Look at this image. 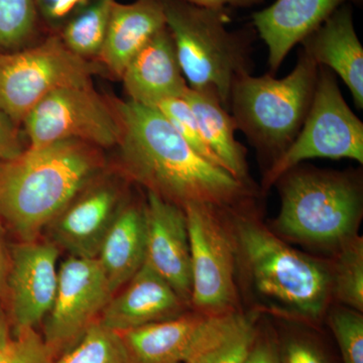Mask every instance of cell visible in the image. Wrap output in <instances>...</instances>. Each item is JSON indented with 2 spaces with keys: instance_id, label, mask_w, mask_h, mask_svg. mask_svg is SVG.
Segmentation results:
<instances>
[{
  "instance_id": "obj_17",
  "label": "cell",
  "mask_w": 363,
  "mask_h": 363,
  "mask_svg": "<svg viewBox=\"0 0 363 363\" xmlns=\"http://www.w3.org/2000/svg\"><path fill=\"white\" fill-rule=\"evenodd\" d=\"M121 79L130 100L136 104L156 107L162 100L183 98L189 86L168 26L131 59Z\"/></svg>"
},
{
  "instance_id": "obj_29",
  "label": "cell",
  "mask_w": 363,
  "mask_h": 363,
  "mask_svg": "<svg viewBox=\"0 0 363 363\" xmlns=\"http://www.w3.org/2000/svg\"><path fill=\"white\" fill-rule=\"evenodd\" d=\"M328 322L343 363H363L362 313L344 306L334 308L329 313Z\"/></svg>"
},
{
  "instance_id": "obj_11",
  "label": "cell",
  "mask_w": 363,
  "mask_h": 363,
  "mask_svg": "<svg viewBox=\"0 0 363 363\" xmlns=\"http://www.w3.org/2000/svg\"><path fill=\"white\" fill-rule=\"evenodd\" d=\"M112 297L97 259L70 255L60 264L56 296L45 317L44 337L56 357L99 320Z\"/></svg>"
},
{
  "instance_id": "obj_18",
  "label": "cell",
  "mask_w": 363,
  "mask_h": 363,
  "mask_svg": "<svg viewBox=\"0 0 363 363\" xmlns=\"http://www.w3.org/2000/svg\"><path fill=\"white\" fill-rule=\"evenodd\" d=\"M301 45L318 66L337 74L355 106L363 108V48L355 32L352 9L344 4L310 33Z\"/></svg>"
},
{
  "instance_id": "obj_10",
  "label": "cell",
  "mask_w": 363,
  "mask_h": 363,
  "mask_svg": "<svg viewBox=\"0 0 363 363\" xmlns=\"http://www.w3.org/2000/svg\"><path fill=\"white\" fill-rule=\"evenodd\" d=\"M30 147L63 140H82L98 147L118 145L121 125L111 104L92 85L52 91L23 119Z\"/></svg>"
},
{
  "instance_id": "obj_21",
  "label": "cell",
  "mask_w": 363,
  "mask_h": 363,
  "mask_svg": "<svg viewBox=\"0 0 363 363\" xmlns=\"http://www.w3.org/2000/svg\"><path fill=\"white\" fill-rule=\"evenodd\" d=\"M207 316L185 312L119 334L131 363H184Z\"/></svg>"
},
{
  "instance_id": "obj_26",
  "label": "cell",
  "mask_w": 363,
  "mask_h": 363,
  "mask_svg": "<svg viewBox=\"0 0 363 363\" xmlns=\"http://www.w3.org/2000/svg\"><path fill=\"white\" fill-rule=\"evenodd\" d=\"M54 363H131L118 332L95 322Z\"/></svg>"
},
{
  "instance_id": "obj_19",
  "label": "cell",
  "mask_w": 363,
  "mask_h": 363,
  "mask_svg": "<svg viewBox=\"0 0 363 363\" xmlns=\"http://www.w3.org/2000/svg\"><path fill=\"white\" fill-rule=\"evenodd\" d=\"M167 26L164 0H135L112 7L100 61L121 78L124 69L143 45Z\"/></svg>"
},
{
  "instance_id": "obj_36",
  "label": "cell",
  "mask_w": 363,
  "mask_h": 363,
  "mask_svg": "<svg viewBox=\"0 0 363 363\" xmlns=\"http://www.w3.org/2000/svg\"><path fill=\"white\" fill-rule=\"evenodd\" d=\"M11 255L7 250L4 230L0 225V298H6L7 277H9Z\"/></svg>"
},
{
  "instance_id": "obj_7",
  "label": "cell",
  "mask_w": 363,
  "mask_h": 363,
  "mask_svg": "<svg viewBox=\"0 0 363 363\" xmlns=\"http://www.w3.org/2000/svg\"><path fill=\"white\" fill-rule=\"evenodd\" d=\"M315 157L363 162V123L348 106L333 72L319 66L311 107L300 133L267 169L262 187L269 189L284 174Z\"/></svg>"
},
{
  "instance_id": "obj_1",
  "label": "cell",
  "mask_w": 363,
  "mask_h": 363,
  "mask_svg": "<svg viewBox=\"0 0 363 363\" xmlns=\"http://www.w3.org/2000/svg\"><path fill=\"white\" fill-rule=\"evenodd\" d=\"M111 105L124 172L147 192L183 209L194 203L233 209L250 201V184L198 155L157 108L131 100Z\"/></svg>"
},
{
  "instance_id": "obj_4",
  "label": "cell",
  "mask_w": 363,
  "mask_h": 363,
  "mask_svg": "<svg viewBox=\"0 0 363 363\" xmlns=\"http://www.w3.org/2000/svg\"><path fill=\"white\" fill-rule=\"evenodd\" d=\"M277 183L281 197L274 222L278 233L304 245L335 250L357 235L363 200L357 176L296 166Z\"/></svg>"
},
{
  "instance_id": "obj_20",
  "label": "cell",
  "mask_w": 363,
  "mask_h": 363,
  "mask_svg": "<svg viewBox=\"0 0 363 363\" xmlns=\"http://www.w3.org/2000/svg\"><path fill=\"white\" fill-rule=\"evenodd\" d=\"M143 204L123 203L98 252L96 259L113 295L135 277L145 262Z\"/></svg>"
},
{
  "instance_id": "obj_35",
  "label": "cell",
  "mask_w": 363,
  "mask_h": 363,
  "mask_svg": "<svg viewBox=\"0 0 363 363\" xmlns=\"http://www.w3.org/2000/svg\"><path fill=\"white\" fill-rule=\"evenodd\" d=\"M192 6L203 9H221L230 7H252L262 4L264 0H182Z\"/></svg>"
},
{
  "instance_id": "obj_31",
  "label": "cell",
  "mask_w": 363,
  "mask_h": 363,
  "mask_svg": "<svg viewBox=\"0 0 363 363\" xmlns=\"http://www.w3.org/2000/svg\"><path fill=\"white\" fill-rule=\"evenodd\" d=\"M89 0H33L38 13L49 25H65Z\"/></svg>"
},
{
  "instance_id": "obj_27",
  "label": "cell",
  "mask_w": 363,
  "mask_h": 363,
  "mask_svg": "<svg viewBox=\"0 0 363 363\" xmlns=\"http://www.w3.org/2000/svg\"><path fill=\"white\" fill-rule=\"evenodd\" d=\"M33 0H0V47L13 50L25 45L37 26Z\"/></svg>"
},
{
  "instance_id": "obj_5",
  "label": "cell",
  "mask_w": 363,
  "mask_h": 363,
  "mask_svg": "<svg viewBox=\"0 0 363 363\" xmlns=\"http://www.w3.org/2000/svg\"><path fill=\"white\" fill-rule=\"evenodd\" d=\"M318 73L319 66L301 49L297 65L286 77L245 73L234 79L228 111L238 130L271 164L300 133L311 107Z\"/></svg>"
},
{
  "instance_id": "obj_6",
  "label": "cell",
  "mask_w": 363,
  "mask_h": 363,
  "mask_svg": "<svg viewBox=\"0 0 363 363\" xmlns=\"http://www.w3.org/2000/svg\"><path fill=\"white\" fill-rule=\"evenodd\" d=\"M164 6L189 88H214L228 111L234 79L252 71L255 30H227V9H203L182 0H164Z\"/></svg>"
},
{
  "instance_id": "obj_23",
  "label": "cell",
  "mask_w": 363,
  "mask_h": 363,
  "mask_svg": "<svg viewBox=\"0 0 363 363\" xmlns=\"http://www.w3.org/2000/svg\"><path fill=\"white\" fill-rule=\"evenodd\" d=\"M257 337L255 314L207 316L184 363H245Z\"/></svg>"
},
{
  "instance_id": "obj_34",
  "label": "cell",
  "mask_w": 363,
  "mask_h": 363,
  "mask_svg": "<svg viewBox=\"0 0 363 363\" xmlns=\"http://www.w3.org/2000/svg\"><path fill=\"white\" fill-rule=\"evenodd\" d=\"M245 363H281L278 345L271 339L257 337Z\"/></svg>"
},
{
  "instance_id": "obj_32",
  "label": "cell",
  "mask_w": 363,
  "mask_h": 363,
  "mask_svg": "<svg viewBox=\"0 0 363 363\" xmlns=\"http://www.w3.org/2000/svg\"><path fill=\"white\" fill-rule=\"evenodd\" d=\"M281 363H329L316 344L305 338H291L279 351Z\"/></svg>"
},
{
  "instance_id": "obj_14",
  "label": "cell",
  "mask_w": 363,
  "mask_h": 363,
  "mask_svg": "<svg viewBox=\"0 0 363 363\" xmlns=\"http://www.w3.org/2000/svg\"><path fill=\"white\" fill-rule=\"evenodd\" d=\"M123 203L121 189L112 182L93 181L45 227L51 242L72 257L96 259Z\"/></svg>"
},
{
  "instance_id": "obj_13",
  "label": "cell",
  "mask_w": 363,
  "mask_h": 363,
  "mask_svg": "<svg viewBox=\"0 0 363 363\" xmlns=\"http://www.w3.org/2000/svg\"><path fill=\"white\" fill-rule=\"evenodd\" d=\"M145 264L166 279L190 307L192 267L185 210L152 192L143 204Z\"/></svg>"
},
{
  "instance_id": "obj_38",
  "label": "cell",
  "mask_w": 363,
  "mask_h": 363,
  "mask_svg": "<svg viewBox=\"0 0 363 363\" xmlns=\"http://www.w3.org/2000/svg\"><path fill=\"white\" fill-rule=\"evenodd\" d=\"M179 363H183V362H179Z\"/></svg>"
},
{
  "instance_id": "obj_8",
  "label": "cell",
  "mask_w": 363,
  "mask_h": 363,
  "mask_svg": "<svg viewBox=\"0 0 363 363\" xmlns=\"http://www.w3.org/2000/svg\"><path fill=\"white\" fill-rule=\"evenodd\" d=\"M98 72L96 65L71 52L60 35L28 49L0 54V111L18 125L52 91L92 85Z\"/></svg>"
},
{
  "instance_id": "obj_15",
  "label": "cell",
  "mask_w": 363,
  "mask_h": 363,
  "mask_svg": "<svg viewBox=\"0 0 363 363\" xmlns=\"http://www.w3.org/2000/svg\"><path fill=\"white\" fill-rule=\"evenodd\" d=\"M189 306L149 264H143L123 290L114 294L100 315V324L116 332L173 319Z\"/></svg>"
},
{
  "instance_id": "obj_3",
  "label": "cell",
  "mask_w": 363,
  "mask_h": 363,
  "mask_svg": "<svg viewBox=\"0 0 363 363\" xmlns=\"http://www.w3.org/2000/svg\"><path fill=\"white\" fill-rule=\"evenodd\" d=\"M102 166L99 147L82 140L28 147L0 162V217L21 241L38 240Z\"/></svg>"
},
{
  "instance_id": "obj_30",
  "label": "cell",
  "mask_w": 363,
  "mask_h": 363,
  "mask_svg": "<svg viewBox=\"0 0 363 363\" xmlns=\"http://www.w3.org/2000/svg\"><path fill=\"white\" fill-rule=\"evenodd\" d=\"M56 355L35 328L16 331L0 342V363H54Z\"/></svg>"
},
{
  "instance_id": "obj_33",
  "label": "cell",
  "mask_w": 363,
  "mask_h": 363,
  "mask_svg": "<svg viewBox=\"0 0 363 363\" xmlns=\"http://www.w3.org/2000/svg\"><path fill=\"white\" fill-rule=\"evenodd\" d=\"M23 152L16 124L0 111V162L13 159Z\"/></svg>"
},
{
  "instance_id": "obj_2",
  "label": "cell",
  "mask_w": 363,
  "mask_h": 363,
  "mask_svg": "<svg viewBox=\"0 0 363 363\" xmlns=\"http://www.w3.org/2000/svg\"><path fill=\"white\" fill-rule=\"evenodd\" d=\"M245 206L225 210L236 248V271L260 310L318 323L332 300L330 264L297 252Z\"/></svg>"
},
{
  "instance_id": "obj_16",
  "label": "cell",
  "mask_w": 363,
  "mask_h": 363,
  "mask_svg": "<svg viewBox=\"0 0 363 363\" xmlns=\"http://www.w3.org/2000/svg\"><path fill=\"white\" fill-rule=\"evenodd\" d=\"M362 0H277L252 14V25L266 43L271 75L283 64L295 45L317 30L344 4Z\"/></svg>"
},
{
  "instance_id": "obj_28",
  "label": "cell",
  "mask_w": 363,
  "mask_h": 363,
  "mask_svg": "<svg viewBox=\"0 0 363 363\" xmlns=\"http://www.w3.org/2000/svg\"><path fill=\"white\" fill-rule=\"evenodd\" d=\"M155 108H157L162 116L168 119L172 125L178 131L179 135L198 155L204 157L208 162L223 168L218 157L215 156L214 152L205 142L197 119H196L192 109L183 98L162 100Z\"/></svg>"
},
{
  "instance_id": "obj_9",
  "label": "cell",
  "mask_w": 363,
  "mask_h": 363,
  "mask_svg": "<svg viewBox=\"0 0 363 363\" xmlns=\"http://www.w3.org/2000/svg\"><path fill=\"white\" fill-rule=\"evenodd\" d=\"M184 210L192 267L191 306L208 316L238 311L236 248L226 209L194 203Z\"/></svg>"
},
{
  "instance_id": "obj_37",
  "label": "cell",
  "mask_w": 363,
  "mask_h": 363,
  "mask_svg": "<svg viewBox=\"0 0 363 363\" xmlns=\"http://www.w3.org/2000/svg\"><path fill=\"white\" fill-rule=\"evenodd\" d=\"M9 337H11L9 319L4 311V306L1 304V298H0V342H4Z\"/></svg>"
},
{
  "instance_id": "obj_25",
  "label": "cell",
  "mask_w": 363,
  "mask_h": 363,
  "mask_svg": "<svg viewBox=\"0 0 363 363\" xmlns=\"http://www.w3.org/2000/svg\"><path fill=\"white\" fill-rule=\"evenodd\" d=\"M330 264L331 295L344 307L363 311V240L355 235L337 248Z\"/></svg>"
},
{
  "instance_id": "obj_24",
  "label": "cell",
  "mask_w": 363,
  "mask_h": 363,
  "mask_svg": "<svg viewBox=\"0 0 363 363\" xmlns=\"http://www.w3.org/2000/svg\"><path fill=\"white\" fill-rule=\"evenodd\" d=\"M114 2L116 0H89L67 21L60 38L71 52L87 60L99 57Z\"/></svg>"
},
{
  "instance_id": "obj_22",
  "label": "cell",
  "mask_w": 363,
  "mask_h": 363,
  "mask_svg": "<svg viewBox=\"0 0 363 363\" xmlns=\"http://www.w3.org/2000/svg\"><path fill=\"white\" fill-rule=\"evenodd\" d=\"M183 99L187 102L199 124L203 138L227 172L248 183L247 149L235 140V121L224 108L214 88H188Z\"/></svg>"
},
{
  "instance_id": "obj_12",
  "label": "cell",
  "mask_w": 363,
  "mask_h": 363,
  "mask_svg": "<svg viewBox=\"0 0 363 363\" xmlns=\"http://www.w3.org/2000/svg\"><path fill=\"white\" fill-rule=\"evenodd\" d=\"M59 247L51 241H21L11 247L6 298L16 331L47 317L58 285Z\"/></svg>"
}]
</instances>
